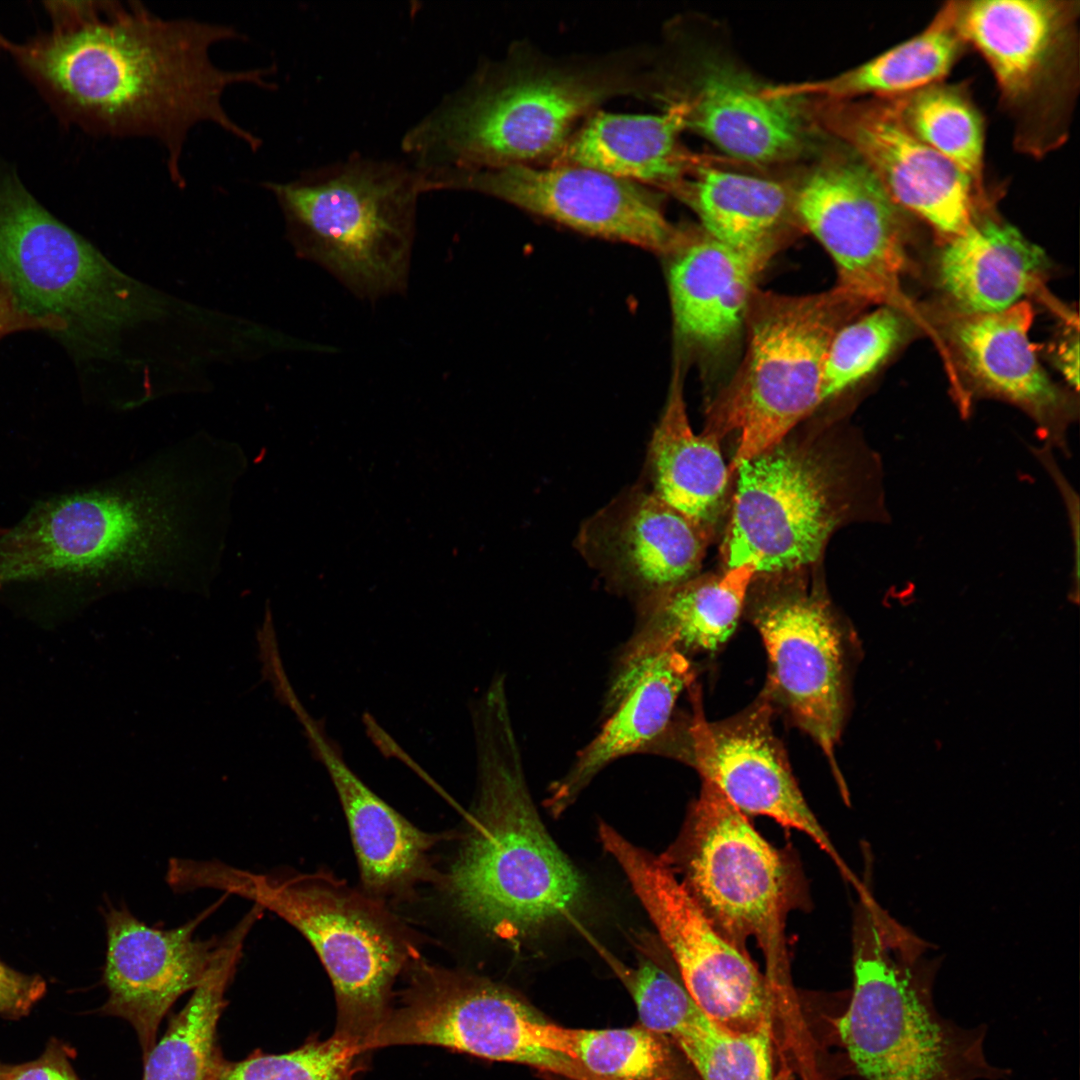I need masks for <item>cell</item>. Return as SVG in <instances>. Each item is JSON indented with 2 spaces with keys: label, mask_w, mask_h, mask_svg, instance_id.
<instances>
[{
  "label": "cell",
  "mask_w": 1080,
  "mask_h": 1080,
  "mask_svg": "<svg viewBox=\"0 0 1080 1080\" xmlns=\"http://www.w3.org/2000/svg\"><path fill=\"white\" fill-rule=\"evenodd\" d=\"M51 26L9 52L54 109L97 135L148 137L164 149L174 184L185 185L180 161L190 131L211 123L252 151L258 136L224 108L226 89L266 87L264 68L226 70L214 45L242 39L230 25L166 19L140 2L52 1Z\"/></svg>",
  "instance_id": "6da1fadb"
},
{
  "label": "cell",
  "mask_w": 1080,
  "mask_h": 1080,
  "mask_svg": "<svg viewBox=\"0 0 1080 1080\" xmlns=\"http://www.w3.org/2000/svg\"><path fill=\"white\" fill-rule=\"evenodd\" d=\"M209 514L201 485L163 454L110 485L37 505L0 536V584L52 577L138 583L203 568Z\"/></svg>",
  "instance_id": "7a4b0ae2"
},
{
  "label": "cell",
  "mask_w": 1080,
  "mask_h": 1080,
  "mask_svg": "<svg viewBox=\"0 0 1080 1080\" xmlns=\"http://www.w3.org/2000/svg\"><path fill=\"white\" fill-rule=\"evenodd\" d=\"M472 720L477 798L445 888L466 920L512 939L576 910L585 901L586 884L531 798L504 681L491 682Z\"/></svg>",
  "instance_id": "3957f363"
},
{
  "label": "cell",
  "mask_w": 1080,
  "mask_h": 1080,
  "mask_svg": "<svg viewBox=\"0 0 1080 1080\" xmlns=\"http://www.w3.org/2000/svg\"><path fill=\"white\" fill-rule=\"evenodd\" d=\"M928 944L861 897L854 929L853 989L835 1027L863 1080H1002L984 1049V1024L962 1027L933 999L940 960Z\"/></svg>",
  "instance_id": "277c9868"
},
{
  "label": "cell",
  "mask_w": 1080,
  "mask_h": 1080,
  "mask_svg": "<svg viewBox=\"0 0 1080 1080\" xmlns=\"http://www.w3.org/2000/svg\"><path fill=\"white\" fill-rule=\"evenodd\" d=\"M0 289L79 357L106 358L167 301L51 214L0 157Z\"/></svg>",
  "instance_id": "5b68a950"
},
{
  "label": "cell",
  "mask_w": 1080,
  "mask_h": 1080,
  "mask_svg": "<svg viewBox=\"0 0 1080 1080\" xmlns=\"http://www.w3.org/2000/svg\"><path fill=\"white\" fill-rule=\"evenodd\" d=\"M191 889L212 888L253 901L297 929L331 979L334 1035L368 1053L392 1006V988L416 959L399 923L376 902L323 874H253L219 861H193Z\"/></svg>",
  "instance_id": "8992f818"
},
{
  "label": "cell",
  "mask_w": 1080,
  "mask_h": 1080,
  "mask_svg": "<svg viewBox=\"0 0 1080 1080\" xmlns=\"http://www.w3.org/2000/svg\"><path fill=\"white\" fill-rule=\"evenodd\" d=\"M296 253L356 296L406 290L423 178L407 161L351 154L287 182H265Z\"/></svg>",
  "instance_id": "52a82bcc"
},
{
  "label": "cell",
  "mask_w": 1080,
  "mask_h": 1080,
  "mask_svg": "<svg viewBox=\"0 0 1080 1080\" xmlns=\"http://www.w3.org/2000/svg\"><path fill=\"white\" fill-rule=\"evenodd\" d=\"M622 88L583 71L486 66L411 126L401 148L424 180L527 164L560 152L576 121Z\"/></svg>",
  "instance_id": "ba28073f"
},
{
  "label": "cell",
  "mask_w": 1080,
  "mask_h": 1080,
  "mask_svg": "<svg viewBox=\"0 0 1080 1080\" xmlns=\"http://www.w3.org/2000/svg\"><path fill=\"white\" fill-rule=\"evenodd\" d=\"M721 554L726 568L758 573L818 560L843 522L888 520L882 470L871 452L843 463L808 443L784 439L740 464Z\"/></svg>",
  "instance_id": "9c48e42d"
},
{
  "label": "cell",
  "mask_w": 1080,
  "mask_h": 1080,
  "mask_svg": "<svg viewBox=\"0 0 1080 1080\" xmlns=\"http://www.w3.org/2000/svg\"><path fill=\"white\" fill-rule=\"evenodd\" d=\"M867 306L835 286L808 295L755 289L746 315L745 357L710 409L705 432H736L730 475L786 439L823 404L822 371L834 334Z\"/></svg>",
  "instance_id": "30bf717a"
},
{
  "label": "cell",
  "mask_w": 1080,
  "mask_h": 1080,
  "mask_svg": "<svg viewBox=\"0 0 1080 1080\" xmlns=\"http://www.w3.org/2000/svg\"><path fill=\"white\" fill-rule=\"evenodd\" d=\"M662 858L681 872L684 888L722 936L744 953L754 938L771 972L784 969L797 872L715 785L703 780L679 838Z\"/></svg>",
  "instance_id": "8fae6325"
},
{
  "label": "cell",
  "mask_w": 1080,
  "mask_h": 1080,
  "mask_svg": "<svg viewBox=\"0 0 1080 1080\" xmlns=\"http://www.w3.org/2000/svg\"><path fill=\"white\" fill-rule=\"evenodd\" d=\"M1078 1H956L965 44L990 66L1025 151L1040 154L1064 139L1078 82Z\"/></svg>",
  "instance_id": "7c38bea8"
},
{
  "label": "cell",
  "mask_w": 1080,
  "mask_h": 1080,
  "mask_svg": "<svg viewBox=\"0 0 1080 1080\" xmlns=\"http://www.w3.org/2000/svg\"><path fill=\"white\" fill-rule=\"evenodd\" d=\"M408 968V985L370 1040L369 1051L433 1045L569 1080H595L571 1058L546 1048L548 1021L509 988L417 959Z\"/></svg>",
  "instance_id": "4fadbf2b"
},
{
  "label": "cell",
  "mask_w": 1080,
  "mask_h": 1080,
  "mask_svg": "<svg viewBox=\"0 0 1080 1080\" xmlns=\"http://www.w3.org/2000/svg\"><path fill=\"white\" fill-rule=\"evenodd\" d=\"M598 835L626 875L698 1007L733 1031L771 1022L773 982L714 928L662 856L636 846L605 823L599 825Z\"/></svg>",
  "instance_id": "5bb4252c"
},
{
  "label": "cell",
  "mask_w": 1080,
  "mask_h": 1080,
  "mask_svg": "<svg viewBox=\"0 0 1080 1080\" xmlns=\"http://www.w3.org/2000/svg\"><path fill=\"white\" fill-rule=\"evenodd\" d=\"M802 229L833 259L837 287L866 305H894L906 268L901 208L852 150L829 157L793 187Z\"/></svg>",
  "instance_id": "9a60e30c"
},
{
  "label": "cell",
  "mask_w": 1080,
  "mask_h": 1080,
  "mask_svg": "<svg viewBox=\"0 0 1080 1080\" xmlns=\"http://www.w3.org/2000/svg\"><path fill=\"white\" fill-rule=\"evenodd\" d=\"M429 190L483 193L579 232L673 255L690 233L668 221L638 183L576 165L510 164L440 175Z\"/></svg>",
  "instance_id": "2e32d148"
},
{
  "label": "cell",
  "mask_w": 1080,
  "mask_h": 1080,
  "mask_svg": "<svg viewBox=\"0 0 1080 1080\" xmlns=\"http://www.w3.org/2000/svg\"><path fill=\"white\" fill-rule=\"evenodd\" d=\"M823 118L871 169L893 201L947 239L976 216L972 179L907 126L897 98L827 102Z\"/></svg>",
  "instance_id": "e0dca14e"
},
{
  "label": "cell",
  "mask_w": 1080,
  "mask_h": 1080,
  "mask_svg": "<svg viewBox=\"0 0 1080 1080\" xmlns=\"http://www.w3.org/2000/svg\"><path fill=\"white\" fill-rule=\"evenodd\" d=\"M172 929L148 926L125 906L104 911L106 956L102 980L108 998L99 1011L126 1020L143 1059L156 1043L159 1024L172 1005L203 979L220 938H196L208 915Z\"/></svg>",
  "instance_id": "ac0fdd59"
},
{
  "label": "cell",
  "mask_w": 1080,
  "mask_h": 1080,
  "mask_svg": "<svg viewBox=\"0 0 1080 1080\" xmlns=\"http://www.w3.org/2000/svg\"><path fill=\"white\" fill-rule=\"evenodd\" d=\"M684 758L744 814L769 817L810 837L852 881V874L806 803L770 726L768 705L729 720L695 718Z\"/></svg>",
  "instance_id": "d6986e66"
},
{
  "label": "cell",
  "mask_w": 1080,
  "mask_h": 1080,
  "mask_svg": "<svg viewBox=\"0 0 1080 1080\" xmlns=\"http://www.w3.org/2000/svg\"><path fill=\"white\" fill-rule=\"evenodd\" d=\"M753 621L776 696L832 760L843 716L844 663L828 604L815 592L788 593L761 604Z\"/></svg>",
  "instance_id": "ffe728a7"
},
{
  "label": "cell",
  "mask_w": 1080,
  "mask_h": 1080,
  "mask_svg": "<svg viewBox=\"0 0 1080 1080\" xmlns=\"http://www.w3.org/2000/svg\"><path fill=\"white\" fill-rule=\"evenodd\" d=\"M711 536L652 491L632 488L587 521L578 544L610 583L641 600L697 576Z\"/></svg>",
  "instance_id": "44dd1931"
},
{
  "label": "cell",
  "mask_w": 1080,
  "mask_h": 1080,
  "mask_svg": "<svg viewBox=\"0 0 1080 1080\" xmlns=\"http://www.w3.org/2000/svg\"><path fill=\"white\" fill-rule=\"evenodd\" d=\"M692 679L690 662L674 646L630 640L608 692V718L551 786L548 811L561 815L607 765L652 749L664 737L677 698Z\"/></svg>",
  "instance_id": "7402d4cb"
},
{
  "label": "cell",
  "mask_w": 1080,
  "mask_h": 1080,
  "mask_svg": "<svg viewBox=\"0 0 1080 1080\" xmlns=\"http://www.w3.org/2000/svg\"><path fill=\"white\" fill-rule=\"evenodd\" d=\"M1033 309L1027 301L996 313H956L948 336L976 385L1023 410L1042 446L1069 455L1076 407L1047 376L1029 340Z\"/></svg>",
  "instance_id": "603a6c76"
},
{
  "label": "cell",
  "mask_w": 1080,
  "mask_h": 1080,
  "mask_svg": "<svg viewBox=\"0 0 1080 1080\" xmlns=\"http://www.w3.org/2000/svg\"><path fill=\"white\" fill-rule=\"evenodd\" d=\"M687 105L694 128L734 159L772 164L798 156L808 144L804 98L763 85L732 64L707 63Z\"/></svg>",
  "instance_id": "cb8c5ba5"
},
{
  "label": "cell",
  "mask_w": 1080,
  "mask_h": 1080,
  "mask_svg": "<svg viewBox=\"0 0 1080 1080\" xmlns=\"http://www.w3.org/2000/svg\"><path fill=\"white\" fill-rule=\"evenodd\" d=\"M290 708L336 790L369 896H401L426 880L441 835L418 829L363 783L300 701Z\"/></svg>",
  "instance_id": "d4e9b609"
},
{
  "label": "cell",
  "mask_w": 1080,
  "mask_h": 1080,
  "mask_svg": "<svg viewBox=\"0 0 1080 1080\" xmlns=\"http://www.w3.org/2000/svg\"><path fill=\"white\" fill-rule=\"evenodd\" d=\"M1042 248L1014 226L975 216L947 240L937 262L938 283L959 314L1004 311L1032 292L1047 268Z\"/></svg>",
  "instance_id": "484cf974"
},
{
  "label": "cell",
  "mask_w": 1080,
  "mask_h": 1080,
  "mask_svg": "<svg viewBox=\"0 0 1080 1080\" xmlns=\"http://www.w3.org/2000/svg\"><path fill=\"white\" fill-rule=\"evenodd\" d=\"M673 256L668 284L679 335L702 349H720L745 323L762 269L704 231L691 234Z\"/></svg>",
  "instance_id": "4316f807"
},
{
  "label": "cell",
  "mask_w": 1080,
  "mask_h": 1080,
  "mask_svg": "<svg viewBox=\"0 0 1080 1080\" xmlns=\"http://www.w3.org/2000/svg\"><path fill=\"white\" fill-rule=\"evenodd\" d=\"M687 127L682 100L661 114H594L560 150L557 164L576 165L632 181L673 189L706 161L680 145Z\"/></svg>",
  "instance_id": "83f0119b"
},
{
  "label": "cell",
  "mask_w": 1080,
  "mask_h": 1080,
  "mask_svg": "<svg viewBox=\"0 0 1080 1080\" xmlns=\"http://www.w3.org/2000/svg\"><path fill=\"white\" fill-rule=\"evenodd\" d=\"M676 193L701 220L703 231L748 257L762 270L797 228L793 187L705 164Z\"/></svg>",
  "instance_id": "f1b7e54d"
},
{
  "label": "cell",
  "mask_w": 1080,
  "mask_h": 1080,
  "mask_svg": "<svg viewBox=\"0 0 1080 1080\" xmlns=\"http://www.w3.org/2000/svg\"><path fill=\"white\" fill-rule=\"evenodd\" d=\"M264 910L257 904L220 938L210 965L187 1004L174 1015L144 1060L142 1080H215L224 1060L217 1027L225 994L240 962L244 942Z\"/></svg>",
  "instance_id": "f546056e"
},
{
  "label": "cell",
  "mask_w": 1080,
  "mask_h": 1080,
  "mask_svg": "<svg viewBox=\"0 0 1080 1080\" xmlns=\"http://www.w3.org/2000/svg\"><path fill=\"white\" fill-rule=\"evenodd\" d=\"M677 367L664 412L649 445L651 490L670 506L713 530L730 480L720 440L689 422Z\"/></svg>",
  "instance_id": "4dcf8cb0"
},
{
  "label": "cell",
  "mask_w": 1080,
  "mask_h": 1080,
  "mask_svg": "<svg viewBox=\"0 0 1080 1080\" xmlns=\"http://www.w3.org/2000/svg\"><path fill=\"white\" fill-rule=\"evenodd\" d=\"M964 46L956 23V1H950L920 33L869 61L829 79L776 88L783 94L818 96L827 102L903 97L941 82Z\"/></svg>",
  "instance_id": "1f68e13d"
},
{
  "label": "cell",
  "mask_w": 1080,
  "mask_h": 1080,
  "mask_svg": "<svg viewBox=\"0 0 1080 1080\" xmlns=\"http://www.w3.org/2000/svg\"><path fill=\"white\" fill-rule=\"evenodd\" d=\"M755 575L753 564H743L642 598L633 638L667 643L684 654L717 650L737 626Z\"/></svg>",
  "instance_id": "d6a6232c"
},
{
  "label": "cell",
  "mask_w": 1080,
  "mask_h": 1080,
  "mask_svg": "<svg viewBox=\"0 0 1080 1080\" xmlns=\"http://www.w3.org/2000/svg\"><path fill=\"white\" fill-rule=\"evenodd\" d=\"M545 1041L549 1050L571 1058L595 1080H691L677 1047L641 1023L574 1029L549 1022Z\"/></svg>",
  "instance_id": "836d02e7"
},
{
  "label": "cell",
  "mask_w": 1080,
  "mask_h": 1080,
  "mask_svg": "<svg viewBox=\"0 0 1080 1080\" xmlns=\"http://www.w3.org/2000/svg\"><path fill=\"white\" fill-rule=\"evenodd\" d=\"M897 101L911 131L966 173L982 192L984 127L967 93L939 82Z\"/></svg>",
  "instance_id": "e575fe53"
},
{
  "label": "cell",
  "mask_w": 1080,
  "mask_h": 1080,
  "mask_svg": "<svg viewBox=\"0 0 1080 1080\" xmlns=\"http://www.w3.org/2000/svg\"><path fill=\"white\" fill-rule=\"evenodd\" d=\"M908 333V322L896 305H883L844 324L826 352L821 381L823 403L872 374Z\"/></svg>",
  "instance_id": "d590c367"
},
{
  "label": "cell",
  "mask_w": 1080,
  "mask_h": 1080,
  "mask_svg": "<svg viewBox=\"0 0 1080 1080\" xmlns=\"http://www.w3.org/2000/svg\"><path fill=\"white\" fill-rule=\"evenodd\" d=\"M771 1027L738 1032L704 1016L672 1043L701 1080H774Z\"/></svg>",
  "instance_id": "8d00e7d4"
},
{
  "label": "cell",
  "mask_w": 1080,
  "mask_h": 1080,
  "mask_svg": "<svg viewBox=\"0 0 1080 1080\" xmlns=\"http://www.w3.org/2000/svg\"><path fill=\"white\" fill-rule=\"evenodd\" d=\"M358 1046L336 1035L308 1038L287 1053L255 1050L243 1060H223L215 1080H353L365 1064Z\"/></svg>",
  "instance_id": "74e56055"
},
{
  "label": "cell",
  "mask_w": 1080,
  "mask_h": 1080,
  "mask_svg": "<svg viewBox=\"0 0 1080 1080\" xmlns=\"http://www.w3.org/2000/svg\"><path fill=\"white\" fill-rule=\"evenodd\" d=\"M46 991L41 975L20 972L0 959L1 1016L16 1019L28 1015Z\"/></svg>",
  "instance_id": "f35d334b"
},
{
  "label": "cell",
  "mask_w": 1080,
  "mask_h": 1080,
  "mask_svg": "<svg viewBox=\"0 0 1080 1080\" xmlns=\"http://www.w3.org/2000/svg\"><path fill=\"white\" fill-rule=\"evenodd\" d=\"M73 1049L52 1038L36 1059L12 1065L6 1080H81L72 1065Z\"/></svg>",
  "instance_id": "ab89813d"
},
{
  "label": "cell",
  "mask_w": 1080,
  "mask_h": 1080,
  "mask_svg": "<svg viewBox=\"0 0 1080 1080\" xmlns=\"http://www.w3.org/2000/svg\"><path fill=\"white\" fill-rule=\"evenodd\" d=\"M1060 367L1068 382L1078 388V340L1064 343L1059 354Z\"/></svg>",
  "instance_id": "60d3db41"
},
{
  "label": "cell",
  "mask_w": 1080,
  "mask_h": 1080,
  "mask_svg": "<svg viewBox=\"0 0 1080 1080\" xmlns=\"http://www.w3.org/2000/svg\"><path fill=\"white\" fill-rule=\"evenodd\" d=\"M16 320L17 314L10 299L0 290V332L12 329Z\"/></svg>",
  "instance_id": "b9f144b4"
},
{
  "label": "cell",
  "mask_w": 1080,
  "mask_h": 1080,
  "mask_svg": "<svg viewBox=\"0 0 1080 1080\" xmlns=\"http://www.w3.org/2000/svg\"><path fill=\"white\" fill-rule=\"evenodd\" d=\"M12 1065L0 1063V1080H6Z\"/></svg>",
  "instance_id": "7bdbcfd3"
},
{
  "label": "cell",
  "mask_w": 1080,
  "mask_h": 1080,
  "mask_svg": "<svg viewBox=\"0 0 1080 1080\" xmlns=\"http://www.w3.org/2000/svg\"><path fill=\"white\" fill-rule=\"evenodd\" d=\"M11 45L12 42H10L0 33V51H9Z\"/></svg>",
  "instance_id": "ee69618b"
},
{
  "label": "cell",
  "mask_w": 1080,
  "mask_h": 1080,
  "mask_svg": "<svg viewBox=\"0 0 1080 1080\" xmlns=\"http://www.w3.org/2000/svg\"><path fill=\"white\" fill-rule=\"evenodd\" d=\"M4 531H5V530H3V529H0V536H1L2 534H3V532H4Z\"/></svg>",
  "instance_id": "f6af8a7d"
}]
</instances>
